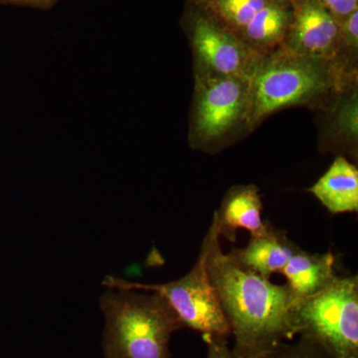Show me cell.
<instances>
[{
    "instance_id": "6da1fadb",
    "label": "cell",
    "mask_w": 358,
    "mask_h": 358,
    "mask_svg": "<svg viewBox=\"0 0 358 358\" xmlns=\"http://www.w3.org/2000/svg\"><path fill=\"white\" fill-rule=\"evenodd\" d=\"M202 244L209 279L234 338L233 352L239 358H257L293 339L298 299L289 287L245 270L224 253L213 218Z\"/></svg>"
},
{
    "instance_id": "7a4b0ae2",
    "label": "cell",
    "mask_w": 358,
    "mask_h": 358,
    "mask_svg": "<svg viewBox=\"0 0 358 358\" xmlns=\"http://www.w3.org/2000/svg\"><path fill=\"white\" fill-rule=\"evenodd\" d=\"M358 74H348L331 61L278 49L262 58L250 79L249 128L253 133L280 110L293 107L315 110L324 99Z\"/></svg>"
},
{
    "instance_id": "3957f363",
    "label": "cell",
    "mask_w": 358,
    "mask_h": 358,
    "mask_svg": "<svg viewBox=\"0 0 358 358\" xmlns=\"http://www.w3.org/2000/svg\"><path fill=\"white\" fill-rule=\"evenodd\" d=\"M106 358H171L169 341L182 324L155 292L110 289L100 298Z\"/></svg>"
},
{
    "instance_id": "277c9868",
    "label": "cell",
    "mask_w": 358,
    "mask_h": 358,
    "mask_svg": "<svg viewBox=\"0 0 358 358\" xmlns=\"http://www.w3.org/2000/svg\"><path fill=\"white\" fill-rule=\"evenodd\" d=\"M188 121V145L216 155L251 134L250 79L233 76H193Z\"/></svg>"
},
{
    "instance_id": "5b68a950",
    "label": "cell",
    "mask_w": 358,
    "mask_h": 358,
    "mask_svg": "<svg viewBox=\"0 0 358 358\" xmlns=\"http://www.w3.org/2000/svg\"><path fill=\"white\" fill-rule=\"evenodd\" d=\"M296 336L319 343L334 358H358L357 275L338 277L319 293L296 301Z\"/></svg>"
},
{
    "instance_id": "8992f818",
    "label": "cell",
    "mask_w": 358,
    "mask_h": 358,
    "mask_svg": "<svg viewBox=\"0 0 358 358\" xmlns=\"http://www.w3.org/2000/svg\"><path fill=\"white\" fill-rule=\"evenodd\" d=\"M103 285L109 289H141L159 294L173 308L183 327L199 331L204 341H228L231 336L229 322L207 273L206 249L203 244L192 270L176 281L141 284L107 275Z\"/></svg>"
},
{
    "instance_id": "52a82bcc",
    "label": "cell",
    "mask_w": 358,
    "mask_h": 358,
    "mask_svg": "<svg viewBox=\"0 0 358 358\" xmlns=\"http://www.w3.org/2000/svg\"><path fill=\"white\" fill-rule=\"evenodd\" d=\"M193 60V76L251 79L262 58L194 0H186L180 17Z\"/></svg>"
},
{
    "instance_id": "ba28073f",
    "label": "cell",
    "mask_w": 358,
    "mask_h": 358,
    "mask_svg": "<svg viewBox=\"0 0 358 358\" xmlns=\"http://www.w3.org/2000/svg\"><path fill=\"white\" fill-rule=\"evenodd\" d=\"M292 2L293 18L282 48L300 55L331 61L339 67L341 31L338 20L319 0Z\"/></svg>"
},
{
    "instance_id": "9c48e42d",
    "label": "cell",
    "mask_w": 358,
    "mask_h": 358,
    "mask_svg": "<svg viewBox=\"0 0 358 358\" xmlns=\"http://www.w3.org/2000/svg\"><path fill=\"white\" fill-rule=\"evenodd\" d=\"M313 112L319 119L320 152L357 162L358 81L334 91Z\"/></svg>"
},
{
    "instance_id": "30bf717a",
    "label": "cell",
    "mask_w": 358,
    "mask_h": 358,
    "mask_svg": "<svg viewBox=\"0 0 358 358\" xmlns=\"http://www.w3.org/2000/svg\"><path fill=\"white\" fill-rule=\"evenodd\" d=\"M263 204L259 188L254 185H233L224 195L213 220L219 236L236 241L237 231H248L251 236L267 227L262 218Z\"/></svg>"
},
{
    "instance_id": "8fae6325",
    "label": "cell",
    "mask_w": 358,
    "mask_h": 358,
    "mask_svg": "<svg viewBox=\"0 0 358 358\" xmlns=\"http://www.w3.org/2000/svg\"><path fill=\"white\" fill-rule=\"evenodd\" d=\"M299 248L285 231L277 229L268 222L263 232L250 238L246 247L233 249L228 255L240 267L268 280L275 273L282 272Z\"/></svg>"
},
{
    "instance_id": "7c38bea8",
    "label": "cell",
    "mask_w": 358,
    "mask_h": 358,
    "mask_svg": "<svg viewBox=\"0 0 358 358\" xmlns=\"http://www.w3.org/2000/svg\"><path fill=\"white\" fill-rule=\"evenodd\" d=\"M308 192L312 193L331 215L358 211L357 164L336 155L331 166Z\"/></svg>"
},
{
    "instance_id": "4fadbf2b",
    "label": "cell",
    "mask_w": 358,
    "mask_h": 358,
    "mask_svg": "<svg viewBox=\"0 0 358 358\" xmlns=\"http://www.w3.org/2000/svg\"><path fill=\"white\" fill-rule=\"evenodd\" d=\"M334 254L310 253L301 248L294 252L281 274L287 279V286L298 301L319 293L336 279Z\"/></svg>"
},
{
    "instance_id": "5bb4252c",
    "label": "cell",
    "mask_w": 358,
    "mask_h": 358,
    "mask_svg": "<svg viewBox=\"0 0 358 358\" xmlns=\"http://www.w3.org/2000/svg\"><path fill=\"white\" fill-rule=\"evenodd\" d=\"M293 18L292 0H273L257 14L239 38L261 57L281 48Z\"/></svg>"
},
{
    "instance_id": "9a60e30c",
    "label": "cell",
    "mask_w": 358,
    "mask_h": 358,
    "mask_svg": "<svg viewBox=\"0 0 358 358\" xmlns=\"http://www.w3.org/2000/svg\"><path fill=\"white\" fill-rule=\"evenodd\" d=\"M219 23L239 37L257 14L273 0H194Z\"/></svg>"
},
{
    "instance_id": "2e32d148",
    "label": "cell",
    "mask_w": 358,
    "mask_h": 358,
    "mask_svg": "<svg viewBox=\"0 0 358 358\" xmlns=\"http://www.w3.org/2000/svg\"><path fill=\"white\" fill-rule=\"evenodd\" d=\"M257 358H334L317 341L308 336H300L298 343H281L270 352Z\"/></svg>"
},
{
    "instance_id": "e0dca14e",
    "label": "cell",
    "mask_w": 358,
    "mask_h": 358,
    "mask_svg": "<svg viewBox=\"0 0 358 358\" xmlns=\"http://www.w3.org/2000/svg\"><path fill=\"white\" fill-rule=\"evenodd\" d=\"M336 20L358 10V0H319Z\"/></svg>"
},
{
    "instance_id": "ac0fdd59",
    "label": "cell",
    "mask_w": 358,
    "mask_h": 358,
    "mask_svg": "<svg viewBox=\"0 0 358 358\" xmlns=\"http://www.w3.org/2000/svg\"><path fill=\"white\" fill-rule=\"evenodd\" d=\"M205 343L208 348L206 358H239L232 350L228 348L227 341L209 339V341H205Z\"/></svg>"
},
{
    "instance_id": "d6986e66",
    "label": "cell",
    "mask_w": 358,
    "mask_h": 358,
    "mask_svg": "<svg viewBox=\"0 0 358 358\" xmlns=\"http://www.w3.org/2000/svg\"><path fill=\"white\" fill-rule=\"evenodd\" d=\"M1 1L11 2V3L20 4V6H30L32 8L50 9L62 0H1Z\"/></svg>"
}]
</instances>
